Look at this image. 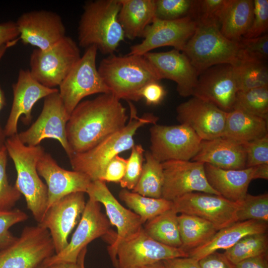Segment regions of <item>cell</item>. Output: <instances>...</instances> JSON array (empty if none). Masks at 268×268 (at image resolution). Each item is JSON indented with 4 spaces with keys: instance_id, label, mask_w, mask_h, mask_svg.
<instances>
[{
    "instance_id": "obj_1",
    "label": "cell",
    "mask_w": 268,
    "mask_h": 268,
    "mask_svg": "<svg viewBox=\"0 0 268 268\" xmlns=\"http://www.w3.org/2000/svg\"><path fill=\"white\" fill-rule=\"evenodd\" d=\"M128 116L120 100L110 93L81 101L70 115L66 126L72 153L86 151L127 124Z\"/></svg>"
},
{
    "instance_id": "obj_2",
    "label": "cell",
    "mask_w": 268,
    "mask_h": 268,
    "mask_svg": "<svg viewBox=\"0 0 268 268\" xmlns=\"http://www.w3.org/2000/svg\"><path fill=\"white\" fill-rule=\"evenodd\" d=\"M130 117L122 129L107 136L92 148L79 153H73L69 157L73 170L82 173L91 180L101 181L107 164L120 153L131 149L134 145V135L143 126L156 124L159 118L152 114L138 116L137 110L131 101H128Z\"/></svg>"
},
{
    "instance_id": "obj_3",
    "label": "cell",
    "mask_w": 268,
    "mask_h": 268,
    "mask_svg": "<svg viewBox=\"0 0 268 268\" xmlns=\"http://www.w3.org/2000/svg\"><path fill=\"white\" fill-rule=\"evenodd\" d=\"M119 0H95L83 5L78 27L79 46H95L103 54H113L125 36L118 19Z\"/></svg>"
},
{
    "instance_id": "obj_4",
    "label": "cell",
    "mask_w": 268,
    "mask_h": 268,
    "mask_svg": "<svg viewBox=\"0 0 268 268\" xmlns=\"http://www.w3.org/2000/svg\"><path fill=\"white\" fill-rule=\"evenodd\" d=\"M98 70L110 93L120 100L137 101L140 91L146 85L160 80L142 55H110L101 61Z\"/></svg>"
},
{
    "instance_id": "obj_5",
    "label": "cell",
    "mask_w": 268,
    "mask_h": 268,
    "mask_svg": "<svg viewBox=\"0 0 268 268\" xmlns=\"http://www.w3.org/2000/svg\"><path fill=\"white\" fill-rule=\"evenodd\" d=\"M4 145L16 171L14 186L22 195L28 209L39 223L46 211L48 201L47 186L39 177L37 165L44 153L40 145L30 146L20 140L18 134L7 137Z\"/></svg>"
},
{
    "instance_id": "obj_6",
    "label": "cell",
    "mask_w": 268,
    "mask_h": 268,
    "mask_svg": "<svg viewBox=\"0 0 268 268\" xmlns=\"http://www.w3.org/2000/svg\"><path fill=\"white\" fill-rule=\"evenodd\" d=\"M182 52L198 75L213 66L230 64L235 66L242 60L239 43L224 36L216 23L197 24L195 33Z\"/></svg>"
},
{
    "instance_id": "obj_7",
    "label": "cell",
    "mask_w": 268,
    "mask_h": 268,
    "mask_svg": "<svg viewBox=\"0 0 268 268\" xmlns=\"http://www.w3.org/2000/svg\"><path fill=\"white\" fill-rule=\"evenodd\" d=\"M80 57L76 43L66 36L47 49L34 50L30 57L29 70L40 84L54 88L60 86Z\"/></svg>"
},
{
    "instance_id": "obj_8",
    "label": "cell",
    "mask_w": 268,
    "mask_h": 268,
    "mask_svg": "<svg viewBox=\"0 0 268 268\" xmlns=\"http://www.w3.org/2000/svg\"><path fill=\"white\" fill-rule=\"evenodd\" d=\"M97 51L95 46L86 48L59 86L60 96L69 115L84 97L110 93L96 67Z\"/></svg>"
},
{
    "instance_id": "obj_9",
    "label": "cell",
    "mask_w": 268,
    "mask_h": 268,
    "mask_svg": "<svg viewBox=\"0 0 268 268\" xmlns=\"http://www.w3.org/2000/svg\"><path fill=\"white\" fill-rule=\"evenodd\" d=\"M55 253L46 228L39 224L26 226L12 244L0 250V268H37Z\"/></svg>"
},
{
    "instance_id": "obj_10",
    "label": "cell",
    "mask_w": 268,
    "mask_h": 268,
    "mask_svg": "<svg viewBox=\"0 0 268 268\" xmlns=\"http://www.w3.org/2000/svg\"><path fill=\"white\" fill-rule=\"evenodd\" d=\"M150 152L159 162L191 160L202 139L188 126L153 125L149 129Z\"/></svg>"
},
{
    "instance_id": "obj_11",
    "label": "cell",
    "mask_w": 268,
    "mask_h": 268,
    "mask_svg": "<svg viewBox=\"0 0 268 268\" xmlns=\"http://www.w3.org/2000/svg\"><path fill=\"white\" fill-rule=\"evenodd\" d=\"M69 117L59 92L52 93L44 98L42 111L37 120L27 130L18 134V137L21 142L30 146L39 145L46 138L55 139L69 157L73 153L66 133Z\"/></svg>"
},
{
    "instance_id": "obj_12",
    "label": "cell",
    "mask_w": 268,
    "mask_h": 268,
    "mask_svg": "<svg viewBox=\"0 0 268 268\" xmlns=\"http://www.w3.org/2000/svg\"><path fill=\"white\" fill-rule=\"evenodd\" d=\"M116 268H142L159 262L189 257L181 248L168 246L150 238L143 227L118 246Z\"/></svg>"
},
{
    "instance_id": "obj_13",
    "label": "cell",
    "mask_w": 268,
    "mask_h": 268,
    "mask_svg": "<svg viewBox=\"0 0 268 268\" xmlns=\"http://www.w3.org/2000/svg\"><path fill=\"white\" fill-rule=\"evenodd\" d=\"M111 226L107 216L101 211V204L89 198L67 246L61 252L47 258L41 264L76 263L80 252L89 243L99 237L111 235Z\"/></svg>"
},
{
    "instance_id": "obj_14",
    "label": "cell",
    "mask_w": 268,
    "mask_h": 268,
    "mask_svg": "<svg viewBox=\"0 0 268 268\" xmlns=\"http://www.w3.org/2000/svg\"><path fill=\"white\" fill-rule=\"evenodd\" d=\"M172 201V208L178 213L198 216L210 222L219 230L237 222L239 203L220 195L203 192H193Z\"/></svg>"
},
{
    "instance_id": "obj_15",
    "label": "cell",
    "mask_w": 268,
    "mask_h": 268,
    "mask_svg": "<svg viewBox=\"0 0 268 268\" xmlns=\"http://www.w3.org/2000/svg\"><path fill=\"white\" fill-rule=\"evenodd\" d=\"M162 164L164 173L162 198L173 201L193 192L219 195L207 180L204 163L192 160H170Z\"/></svg>"
},
{
    "instance_id": "obj_16",
    "label": "cell",
    "mask_w": 268,
    "mask_h": 268,
    "mask_svg": "<svg viewBox=\"0 0 268 268\" xmlns=\"http://www.w3.org/2000/svg\"><path fill=\"white\" fill-rule=\"evenodd\" d=\"M197 23L190 16L173 20L154 18L145 29L142 41L133 45L129 55H144L157 48L171 46L182 52L195 33Z\"/></svg>"
},
{
    "instance_id": "obj_17",
    "label": "cell",
    "mask_w": 268,
    "mask_h": 268,
    "mask_svg": "<svg viewBox=\"0 0 268 268\" xmlns=\"http://www.w3.org/2000/svg\"><path fill=\"white\" fill-rule=\"evenodd\" d=\"M86 193L89 198L102 204L111 225L115 226L117 233L108 248L112 263L116 264V252L118 246L124 239L143 227L140 217L132 210L123 206L109 190L105 182L92 181Z\"/></svg>"
},
{
    "instance_id": "obj_18",
    "label": "cell",
    "mask_w": 268,
    "mask_h": 268,
    "mask_svg": "<svg viewBox=\"0 0 268 268\" xmlns=\"http://www.w3.org/2000/svg\"><path fill=\"white\" fill-rule=\"evenodd\" d=\"M238 91L234 66L219 64L206 69L198 75L192 96L229 112L233 109Z\"/></svg>"
},
{
    "instance_id": "obj_19",
    "label": "cell",
    "mask_w": 268,
    "mask_h": 268,
    "mask_svg": "<svg viewBox=\"0 0 268 268\" xmlns=\"http://www.w3.org/2000/svg\"><path fill=\"white\" fill-rule=\"evenodd\" d=\"M86 202L84 193H73L62 198L46 211L38 224L49 231L55 254L67 246L68 236L79 222Z\"/></svg>"
},
{
    "instance_id": "obj_20",
    "label": "cell",
    "mask_w": 268,
    "mask_h": 268,
    "mask_svg": "<svg viewBox=\"0 0 268 268\" xmlns=\"http://www.w3.org/2000/svg\"><path fill=\"white\" fill-rule=\"evenodd\" d=\"M15 22L22 42L38 49H47L66 36L62 17L52 11L41 9L26 12Z\"/></svg>"
},
{
    "instance_id": "obj_21",
    "label": "cell",
    "mask_w": 268,
    "mask_h": 268,
    "mask_svg": "<svg viewBox=\"0 0 268 268\" xmlns=\"http://www.w3.org/2000/svg\"><path fill=\"white\" fill-rule=\"evenodd\" d=\"M176 112L180 124L191 128L202 140L222 136L227 112L214 104L192 96L179 104Z\"/></svg>"
},
{
    "instance_id": "obj_22",
    "label": "cell",
    "mask_w": 268,
    "mask_h": 268,
    "mask_svg": "<svg viewBox=\"0 0 268 268\" xmlns=\"http://www.w3.org/2000/svg\"><path fill=\"white\" fill-rule=\"evenodd\" d=\"M13 101L3 133L7 137L17 134L18 120L24 115L23 122L29 124L32 120V110L42 98L59 91L56 88L46 87L37 81L28 69H21L17 81L12 85Z\"/></svg>"
},
{
    "instance_id": "obj_23",
    "label": "cell",
    "mask_w": 268,
    "mask_h": 268,
    "mask_svg": "<svg viewBox=\"0 0 268 268\" xmlns=\"http://www.w3.org/2000/svg\"><path fill=\"white\" fill-rule=\"evenodd\" d=\"M37 170L47 184V209L68 195L76 192L86 193L92 182L82 173L67 170L60 167L52 155L45 152L38 162Z\"/></svg>"
},
{
    "instance_id": "obj_24",
    "label": "cell",
    "mask_w": 268,
    "mask_h": 268,
    "mask_svg": "<svg viewBox=\"0 0 268 268\" xmlns=\"http://www.w3.org/2000/svg\"><path fill=\"white\" fill-rule=\"evenodd\" d=\"M156 71L160 80L174 81L178 94L184 97L193 95L198 75L189 58L175 49L162 52H148L143 55Z\"/></svg>"
},
{
    "instance_id": "obj_25",
    "label": "cell",
    "mask_w": 268,
    "mask_h": 268,
    "mask_svg": "<svg viewBox=\"0 0 268 268\" xmlns=\"http://www.w3.org/2000/svg\"><path fill=\"white\" fill-rule=\"evenodd\" d=\"M191 160L223 169H243L246 168L245 143L222 136L202 140L198 152Z\"/></svg>"
},
{
    "instance_id": "obj_26",
    "label": "cell",
    "mask_w": 268,
    "mask_h": 268,
    "mask_svg": "<svg viewBox=\"0 0 268 268\" xmlns=\"http://www.w3.org/2000/svg\"><path fill=\"white\" fill-rule=\"evenodd\" d=\"M207 180L219 195L231 201L240 203L254 180V167L239 170H226L204 164Z\"/></svg>"
},
{
    "instance_id": "obj_27",
    "label": "cell",
    "mask_w": 268,
    "mask_h": 268,
    "mask_svg": "<svg viewBox=\"0 0 268 268\" xmlns=\"http://www.w3.org/2000/svg\"><path fill=\"white\" fill-rule=\"evenodd\" d=\"M268 228V223L264 222L255 220L237 221L218 230L207 242L189 251V256L200 260L218 250H226L231 248L247 235L267 232Z\"/></svg>"
},
{
    "instance_id": "obj_28",
    "label": "cell",
    "mask_w": 268,
    "mask_h": 268,
    "mask_svg": "<svg viewBox=\"0 0 268 268\" xmlns=\"http://www.w3.org/2000/svg\"><path fill=\"white\" fill-rule=\"evenodd\" d=\"M119 22L125 37L134 40L142 37L144 31L155 18V0H119Z\"/></svg>"
},
{
    "instance_id": "obj_29",
    "label": "cell",
    "mask_w": 268,
    "mask_h": 268,
    "mask_svg": "<svg viewBox=\"0 0 268 268\" xmlns=\"http://www.w3.org/2000/svg\"><path fill=\"white\" fill-rule=\"evenodd\" d=\"M267 134V120L237 108L227 112L222 137L244 143Z\"/></svg>"
},
{
    "instance_id": "obj_30",
    "label": "cell",
    "mask_w": 268,
    "mask_h": 268,
    "mask_svg": "<svg viewBox=\"0 0 268 268\" xmlns=\"http://www.w3.org/2000/svg\"><path fill=\"white\" fill-rule=\"evenodd\" d=\"M253 7L252 0H226L219 20L221 34L239 42L250 27Z\"/></svg>"
},
{
    "instance_id": "obj_31",
    "label": "cell",
    "mask_w": 268,
    "mask_h": 268,
    "mask_svg": "<svg viewBox=\"0 0 268 268\" xmlns=\"http://www.w3.org/2000/svg\"><path fill=\"white\" fill-rule=\"evenodd\" d=\"M178 222L181 248L188 253L207 242L218 231L209 221L193 215L180 213Z\"/></svg>"
},
{
    "instance_id": "obj_32",
    "label": "cell",
    "mask_w": 268,
    "mask_h": 268,
    "mask_svg": "<svg viewBox=\"0 0 268 268\" xmlns=\"http://www.w3.org/2000/svg\"><path fill=\"white\" fill-rule=\"evenodd\" d=\"M178 213L170 209L146 221L143 226L152 239L165 245L181 248Z\"/></svg>"
},
{
    "instance_id": "obj_33",
    "label": "cell",
    "mask_w": 268,
    "mask_h": 268,
    "mask_svg": "<svg viewBox=\"0 0 268 268\" xmlns=\"http://www.w3.org/2000/svg\"><path fill=\"white\" fill-rule=\"evenodd\" d=\"M120 199L140 218L146 221L172 207V201L163 198H152L123 189L119 193Z\"/></svg>"
},
{
    "instance_id": "obj_34",
    "label": "cell",
    "mask_w": 268,
    "mask_h": 268,
    "mask_svg": "<svg viewBox=\"0 0 268 268\" xmlns=\"http://www.w3.org/2000/svg\"><path fill=\"white\" fill-rule=\"evenodd\" d=\"M145 162L143 164L139 179L132 190L143 196L161 198L164 183L162 163L156 160L150 151L144 153Z\"/></svg>"
},
{
    "instance_id": "obj_35",
    "label": "cell",
    "mask_w": 268,
    "mask_h": 268,
    "mask_svg": "<svg viewBox=\"0 0 268 268\" xmlns=\"http://www.w3.org/2000/svg\"><path fill=\"white\" fill-rule=\"evenodd\" d=\"M234 68L238 91L268 86L267 63L243 60Z\"/></svg>"
},
{
    "instance_id": "obj_36",
    "label": "cell",
    "mask_w": 268,
    "mask_h": 268,
    "mask_svg": "<svg viewBox=\"0 0 268 268\" xmlns=\"http://www.w3.org/2000/svg\"><path fill=\"white\" fill-rule=\"evenodd\" d=\"M223 253L234 265L247 259L268 254V233L247 235Z\"/></svg>"
},
{
    "instance_id": "obj_37",
    "label": "cell",
    "mask_w": 268,
    "mask_h": 268,
    "mask_svg": "<svg viewBox=\"0 0 268 268\" xmlns=\"http://www.w3.org/2000/svg\"><path fill=\"white\" fill-rule=\"evenodd\" d=\"M268 119V86L238 91L233 107Z\"/></svg>"
},
{
    "instance_id": "obj_38",
    "label": "cell",
    "mask_w": 268,
    "mask_h": 268,
    "mask_svg": "<svg viewBox=\"0 0 268 268\" xmlns=\"http://www.w3.org/2000/svg\"><path fill=\"white\" fill-rule=\"evenodd\" d=\"M238 221L255 220L268 222V194L254 196L247 194L239 203Z\"/></svg>"
},
{
    "instance_id": "obj_39",
    "label": "cell",
    "mask_w": 268,
    "mask_h": 268,
    "mask_svg": "<svg viewBox=\"0 0 268 268\" xmlns=\"http://www.w3.org/2000/svg\"><path fill=\"white\" fill-rule=\"evenodd\" d=\"M194 0H155V17L173 20L190 16Z\"/></svg>"
},
{
    "instance_id": "obj_40",
    "label": "cell",
    "mask_w": 268,
    "mask_h": 268,
    "mask_svg": "<svg viewBox=\"0 0 268 268\" xmlns=\"http://www.w3.org/2000/svg\"><path fill=\"white\" fill-rule=\"evenodd\" d=\"M226 0H195L190 17L197 24L216 23L219 20Z\"/></svg>"
},
{
    "instance_id": "obj_41",
    "label": "cell",
    "mask_w": 268,
    "mask_h": 268,
    "mask_svg": "<svg viewBox=\"0 0 268 268\" xmlns=\"http://www.w3.org/2000/svg\"><path fill=\"white\" fill-rule=\"evenodd\" d=\"M7 152L4 145L0 149V210L11 209L20 199L21 194L9 184L6 174Z\"/></svg>"
},
{
    "instance_id": "obj_42",
    "label": "cell",
    "mask_w": 268,
    "mask_h": 268,
    "mask_svg": "<svg viewBox=\"0 0 268 268\" xmlns=\"http://www.w3.org/2000/svg\"><path fill=\"white\" fill-rule=\"evenodd\" d=\"M144 150L140 144H134L127 163L125 175L120 182L121 187L133 190L140 176L143 161Z\"/></svg>"
},
{
    "instance_id": "obj_43",
    "label": "cell",
    "mask_w": 268,
    "mask_h": 268,
    "mask_svg": "<svg viewBox=\"0 0 268 268\" xmlns=\"http://www.w3.org/2000/svg\"><path fill=\"white\" fill-rule=\"evenodd\" d=\"M242 60L267 63L268 59V34L256 38H242L239 42Z\"/></svg>"
},
{
    "instance_id": "obj_44",
    "label": "cell",
    "mask_w": 268,
    "mask_h": 268,
    "mask_svg": "<svg viewBox=\"0 0 268 268\" xmlns=\"http://www.w3.org/2000/svg\"><path fill=\"white\" fill-rule=\"evenodd\" d=\"M28 217L25 212L17 208L0 210V250L12 244L17 238L10 232V228Z\"/></svg>"
},
{
    "instance_id": "obj_45",
    "label": "cell",
    "mask_w": 268,
    "mask_h": 268,
    "mask_svg": "<svg viewBox=\"0 0 268 268\" xmlns=\"http://www.w3.org/2000/svg\"><path fill=\"white\" fill-rule=\"evenodd\" d=\"M253 15L247 32L243 38H253L267 33L268 30V0H253Z\"/></svg>"
},
{
    "instance_id": "obj_46",
    "label": "cell",
    "mask_w": 268,
    "mask_h": 268,
    "mask_svg": "<svg viewBox=\"0 0 268 268\" xmlns=\"http://www.w3.org/2000/svg\"><path fill=\"white\" fill-rule=\"evenodd\" d=\"M246 168L268 164V134L245 143Z\"/></svg>"
},
{
    "instance_id": "obj_47",
    "label": "cell",
    "mask_w": 268,
    "mask_h": 268,
    "mask_svg": "<svg viewBox=\"0 0 268 268\" xmlns=\"http://www.w3.org/2000/svg\"><path fill=\"white\" fill-rule=\"evenodd\" d=\"M127 163V159L116 156L107 164L101 181L120 183L125 175Z\"/></svg>"
},
{
    "instance_id": "obj_48",
    "label": "cell",
    "mask_w": 268,
    "mask_h": 268,
    "mask_svg": "<svg viewBox=\"0 0 268 268\" xmlns=\"http://www.w3.org/2000/svg\"><path fill=\"white\" fill-rule=\"evenodd\" d=\"M166 91L159 81L148 83L139 92L140 99L144 98L148 105H156L164 99Z\"/></svg>"
},
{
    "instance_id": "obj_49",
    "label": "cell",
    "mask_w": 268,
    "mask_h": 268,
    "mask_svg": "<svg viewBox=\"0 0 268 268\" xmlns=\"http://www.w3.org/2000/svg\"><path fill=\"white\" fill-rule=\"evenodd\" d=\"M201 268H235L224 253H212L199 260Z\"/></svg>"
},
{
    "instance_id": "obj_50",
    "label": "cell",
    "mask_w": 268,
    "mask_h": 268,
    "mask_svg": "<svg viewBox=\"0 0 268 268\" xmlns=\"http://www.w3.org/2000/svg\"><path fill=\"white\" fill-rule=\"evenodd\" d=\"M19 39V32L15 22L0 23V46Z\"/></svg>"
},
{
    "instance_id": "obj_51",
    "label": "cell",
    "mask_w": 268,
    "mask_h": 268,
    "mask_svg": "<svg viewBox=\"0 0 268 268\" xmlns=\"http://www.w3.org/2000/svg\"><path fill=\"white\" fill-rule=\"evenodd\" d=\"M162 263L165 268H201L199 260L189 256L168 259Z\"/></svg>"
},
{
    "instance_id": "obj_52",
    "label": "cell",
    "mask_w": 268,
    "mask_h": 268,
    "mask_svg": "<svg viewBox=\"0 0 268 268\" xmlns=\"http://www.w3.org/2000/svg\"><path fill=\"white\" fill-rule=\"evenodd\" d=\"M235 266V268H268V254L245 259Z\"/></svg>"
},
{
    "instance_id": "obj_53",
    "label": "cell",
    "mask_w": 268,
    "mask_h": 268,
    "mask_svg": "<svg viewBox=\"0 0 268 268\" xmlns=\"http://www.w3.org/2000/svg\"><path fill=\"white\" fill-rule=\"evenodd\" d=\"M87 248L83 249L80 252L76 263H59L49 265L41 264L37 268H81L82 264L85 261Z\"/></svg>"
},
{
    "instance_id": "obj_54",
    "label": "cell",
    "mask_w": 268,
    "mask_h": 268,
    "mask_svg": "<svg viewBox=\"0 0 268 268\" xmlns=\"http://www.w3.org/2000/svg\"><path fill=\"white\" fill-rule=\"evenodd\" d=\"M14 45L13 42H9L0 46V61L8 48ZM5 105L4 93L0 85V112ZM4 134L0 126V149L4 145Z\"/></svg>"
},
{
    "instance_id": "obj_55",
    "label": "cell",
    "mask_w": 268,
    "mask_h": 268,
    "mask_svg": "<svg viewBox=\"0 0 268 268\" xmlns=\"http://www.w3.org/2000/svg\"><path fill=\"white\" fill-rule=\"evenodd\" d=\"M257 179H268V164L254 167V180Z\"/></svg>"
},
{
    "instance_id": "obj_56",
    "label": "cell",
    "mask_w": 268,
    "mask_h": 268,
    "mask_svg": "<svg viewBox=\"0 0 268 268\" xmlns=\"http://www.w3.org/2000/svg\"><path fill=\"white\" fill-rule=\"evenodd\" d=\"M142 268H165L162 262H159L148 266H145Z\"/></svg>"
},
{
    "instance_id": "obj_57",
    "label": "cell",
    "mask_w": 268,
    "mask_h": 268,
    "mask_svg": "<svg viewBox=\"0 0 268 268\" xmlns=\"http://www.w3.org/2000/svg\"><path fill=\"white\" fill-rule=\"evenodd\" d=\"M81 268H85V267H84V262H83V263H82Z\"/></svg>"
}]
</instances>
